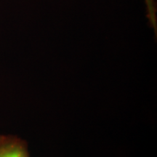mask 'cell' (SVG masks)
<instances>
[{
    "label": "cell",
    "instance_id": "cell-2",
    "mask_svg": "<svg viewBox=\"0 0 157 157\" xmlns=\"http://www.w3.org/2000/svg\"><path fill=\"white\" fill-rule=\"evenodd\" d=\"M146 7L147 17L151 25L156 29V5L155 0H144Z\"/></svg>",
    "mask_w": 157,
    "mask_h": 157
},
{
    "label": "cell",
    "instance_id": "cell-1",
    "mask_svg": "<svg viewBox=\"0 0 157 157\" xmlns=\"http://www.w3.org/2000/svg\"><path fill=\"white\" fill-rule=\"evenodd\" d=\"M0 157H29L26 142L16 136L0 135Z\"/></svg>",
    "mask_w": 157,
    "mask_h": 157
}]
</instances>
